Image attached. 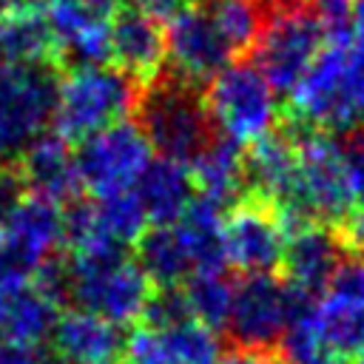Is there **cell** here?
Listing matches in <instances>:
<instances>
[{
	"mask_svg": "<svg viewBox=\"0 0 364 364\" xmlns=\"http://www.w3.org/2000/svg\"><path fill=\"white\" fill-rule=\"evenodd\" d=\"M43 14L54 34L63 74L97 68L111 60L108 6L100 0H46Z\"/></svg>",
	"mask_w": 364,
	"mask_h": 364,
	"instance_id": "8fae6325",
	"label": "cell"
},
{
	"mask_svg": "<svg viewBox=\"0 0 364 364\" xmlns=\"http://www.w3.org/2000/svg\"><path fill=\"white\" fill-rule=\"evenodd\" d=\"M191 310L185 301V290L182 287H154L151 299L142 307L139 316V330H171L179 324H188Z\"/></svg>",
	"mask_w": 364,
	"mask_h": 364,
	"instance_id": "f1b7e54d",
	"label": "cell"
},
{
	"mask_svg": "<svg viewBox=\"0 0 364 364\" xmlns=\"http://www.w3.org/2000/svg\"><path fill=\"white\" fill-rule=\"evenodd\" d=\"M111 60L139 85L151 82L165 68V26L136 3L117 6L108 17Z\"/></svg>",
	"mask_w": 364,
	"mask_h": 364,
	"instance_id": "4fadbf2b",
	"label": "cell"
},
{
	"mask_svg": "<svg viewBox=\"0 0 364 364\" xmlns=\"http://www.w3.org/2000/svg\"><path fill=\"white\" fill-rule=\"evenodd\" d=\"M63 205L26 193L3 219L0 273L31 279V273L63 247Z\"/></svg>",
	"mask_w": 364,
	"mask_h": 364,
	"instance_id": "9c48e42d",
	"label": "cell"
},
{
	"mask_svg": "<svg viewBox=\"0 0 364 364\" xmlns=\"http://www.w3.org/2000/svg\"><path fill=\"white\" fill-rule=\"evenodd\" d=\"M188 3H199V0H188Z\"/></svg>",
	"mask_w": 364,
	"mask_h": 364,
	"instance_id": "ab89813d",
	"label": "cell"
},
{
	"mask_svg": "<svg viewBox=\"0 0 364 364\" xmlns=\"http://www.w3.org/2000/svg\"><path fill=\"white\" fill-rule=\"evenodd\" d=\"M136 264L154 287H182L193 276L191 250L179 225H151L134 242Z\"/></svg>",
	"mask_w": 364,
	"mask_h": 364,
	"instance_id": "7402d4cb",
	"label": "cell"
},
{
	"mask_svg": "<svg viewBox=\"0 0 364 364\" xmlns=\"http://www.w3.org/2000/svg\"><path fill=\"white\" fill-rule=\"evenodd\" d=\"M131 364H219L222 344L208 327L188 321L171 330H134L128 336Z\"/></svg>",
	"mask_w": 364,
	"mask_h": 364,
	"instance_id": "ac0fdd59",
	"label": "cell"
},
{
	"mask_svg": "<svg viewBox=\"0 0 364 364\" xmlns=\"http://www.w3.org/2000/svg\"><path fill=\"white\" fill-rule=\"evenodd\" d=\"M46 0H0V17L3 14H20V11H43Z\"/></svg>",
	"mask_w": 364,
	"mask_h": 364,
	"instance_id": "e575fe53",
	"label": "cell"
},
{
	"mask_svg": "<svg viewBox=\"0 0 364 364\" xmlns=\"http://www.w3.org/2000/svg\"><path fill=\"white\" fill-rule=\"evenodd\" d=\"M327 296L341 301H364V256L344 253V262L338 264Z\"/></svg>",
	"mask_w": 364,
	"mask_h": 364,
	"instance_id": "f546056e",
	"label": "cell"
},
{
	"mask_svg": "<svg viewBox=\"0 0 364 364\" xmlns=\"http://www.w3.org/2000/svg\"><path fill=\"white\" fill-rule=\"evenodd\" d=\"M48 344L57 364H119L128 355V336L122 327L82 310L60 313Z\"/></svg>",
	"mask_w": 364,
	"mask_h": 364,
	"instance_id": "2e32d148",
	"label": "cell"
},
{
	"mask_svg": "<svg viewBox=\"0 0 364 364\" xmlns=\"http://www.w3.org/2000/svg\"><path fill=\"white\" fill-rule=\"evenodd\" d=\"M296 193V142L279 125L245 151V196L267 202L273 210L290 208Z\"/></svg>",
	"mask_w": 364,
	"mask_h": 364,
	"instance_id": "9a60e30c",
	"label": "cell"
},
{
	"mask_svg": "<svg viewBox=\"0 0 364 364\" xmlns=\"http://www.w3.org/2000/svg\"><path fill=\"white\" fill-rule=\"evenodd\" d=\"M148 162L151 145L136 122L128 119L85 136L74 154L82 191H91L97 199L134 191Z\"/></svg>",
	"mask_w": 364,
	"mask_h": 364,
	"instance_id": "ba28073f",
	"label": "cell"
},
{
	"mask_svg": "<svg viewBox=\"0 0 364 364\" xmlns=\"http://www.w3.org/2000/svg\"><path fill=\"white\" fill-rule=\"evenodd\" d=\"M165 51L171 71L199 88H205L233 60V51L202 3H185L165 23Z\"/></svg>",
	"mask_w": 364,
	"mask_h": 364,
	"instance_id": "30bf717a",
	"label": "cell"
},
{
	"mask_svg": "<svg viewBox=\"0 0 364 364\" xmlns=\"http://www.w3.org/2000/svg\"><path fill=\"white\" fill-rule=\"evenodd\" d=\"M355 364H364V358H355Z\"/></svg>",
	"mask_w": 364,
	"mask_h": 364,
	"instance_id": "74e56055",
	"label": "cell"
},
{
	"mask_svg": "<svg viewBox=\"0 0 364 364\" xmlns=\"http://www.w3.org/2000/svg\"><path fill=\"white\" fill-rule=\"evenodd\" d=\"M341 262H344V247L336 230L327 225L310 222L284 236L279 267L284 270V282L293 290L318 299L321 293H327Z\"/></svg>",
	"mask_w": 364,
	"mask_h": 364,
	"instance_id": "5bb4252c",
	"label": "cell"
},
{
	"mask_svg": "<svg viewBox=\"0 0 364 364\" xmlns=\"http://www.w3.org/2000/svg\"><path fill=\"white\" fill-rule=\"evenodd\" d=\"M341 156L350 179V193L358 210H364V125L341 139Z\"/></svg>",
	"mask_w": 364,
	"mask_h": 364,
	"instance_id": "4dcf8cb0",
	"label": "cell"
},
{
	"mask_svg": "<svg viewBox=\"0 0 364 364\" xmlns=\"http://www.w3.org/2000/svg\"><path fill=\"white\" fill-rule=\"evenodd\" d=\"M119 364H131V361H128V358H125V361H119Z\"/></svg>",
	"mask_w": 364,
	"mask_h": 364,
	"instance_id": "f35d334b",
	"label": "cell"
},
{
	"mask_svg": "<svg viewBox=\"0 0 364 364\" xmlns=\"http://www.w3.org/2000/svg\"><path fill=\"white\" fill-rule=\"evenodd\" d=\"M0 57L9 65H57V43L43 11L0 17Z\"/></svg>",
	"mask_w": 364,
	"mask_h": 364,
	"instance_id": "603a6c76",
	"label": "cell"
},
{
	"mask_svg": "<svg viewBox=\"0 0 364 364\" xmlns=\"http://www.w3.org/2000/svg\"><path fill=\"white\" fill-rule=\"evenodd\" d=\"M26 193L46 196L57 205H68L71 199L82 196V182L74 165L71 142L57 136L54 131L40 134L14 162Z\"/></svg>",
	"mask_w": 364,
	"mask_h": 364,
	"instance_id": "e0dca14e",
	"label": "cell"
},
{
	"mask_svg": "<svg viewBox=\"0 0 364 364\" xmlns=\"http://www.w3.org/2000/svg\"><path fill=\"white\" fill-rule=\"evenodd\" d=\"M327 43V28L321 17L307 6L270 17L262 26V34L250 51V63L267 80L273 94H290L304 77L316 54Z\"/></svg>",
	"mask_w": 364,
	"mask_h": 364,
	"instance_id": "52a82bcc",
	"label": "cell"
},
{
	"mask_svg": "<svg viewBox=\"0 0 364 364\" xmlns=\"http://www.w3.org/2000/svg\"><path fill=\"white\" fill-rule=\"evenodd\" d=\"M63 71L57 65H0V159L17 156L54 119Z\"/></svg>",
	"mask_w": 364,
	"mask_h": 364,
	"instance_id": "5b68a950",
	"label": "cell"
},
{
	"mask_svg": "<svg viewBox=\"0 0 364 364\" xmlns=\"http://www.w3.org/2000/svg\"><path fill=\"white\" fill-rule=\"evenodd\" d=\"M316 330L338 358H364V301L324 296L316 307Z\"/></svg>",
	"mask_w": 364,
	"mask_h": 364,
	"instance_id": "cb8c5ba5",
	"label": "cell"
},
{
	"mask_svg": "<svg viewBox=\"0 0 364 364\" xmlns=\"http://www.w3.org/2000/svg\"><path fill=\"white\" fill-rule=\"evenodd\" d=\"M97 208V219L102 225V230L117 239L119 245H131L142 236V230L148 228V216L136 199L134 191H125V193H114V196H105V199H97L94 202Z\"/></svg>",
	"mask_w": 364,
	"mask_h": 364,
	"instance_id": "4316f807",
	"label": "cell"
},
{
	"mask_svg": "<svg viewBox=\"0 0 364 364\" xmlns=\"http://www.w3.org/2000/svg\"><path fill=\"white\" fill-rule=\"evenodd\" d=\"M100 3H102V6H114V3H119V6H125V3H136V6H139L142 0H100Z\"/></svg>",
	"mask_w": 364,
	"mask_h": 364,
	"instance_id": "d590c367",
	"label": "cell"
},
{
	"mask_svg": "<svg viewBox=\"0 0 364 364\" xmlns=\"http://www.w3.org/2000/svg\"><path fill=\"white\" fill-rule=\"evenodd\" d=\"M318 299L293 290L284 279L267 276H242L233 287V304L228 316V338L236 347L276 350L287 327L316 310Z\"/></svg>",
	"mask_w": 364,
	"mask_h": 364,
	"instance_id": "277c9868",
	"label": "cell"
},
{
	"mask_svg": "<svg viewBox=\"0 0 364 364\" xmlns=\"http://www.w3.org/2000/svg\"><path fill=\"white\" fill-rule=\"evenodd\" d=\"M60 318V307L51 304L31 279L0 273V338L40 347L48 341L54 324Z\"/></svg>",
	"mask_w": 364,
	"mask_h": 364,
	"instance_id": "d6986e66",
	"label": "cell"
},
{
	"mask_svg": "<svg viewBox=\"0 0 364 364\" xmlns=\"http://www.w3.org/2000/svg\"><path fill=\"white\" fill-rule=\"evenodd\" d=\"M68 304L117 327L136 324L154 293L142 267L125 253V245L111 236H100L80 250H68Z\"/></svg>",
	"mask_w": 364,
	"mask_h": 364,
	"instance_id": "6da1fadb",
	"label": "cell"
},
{
	"mask_svg": "<svg viewBox=\"0 0 364 364\" xmlns=\"http://www.w3.org/2000/svg\"><path fill=\"white\" fill-rule=\"evenodd\" d=\"M205 105L216 134L250 145L270 134L282 114L273 88L250 60H236L205 85Z\"/></svg>",
	"mask_w": 364,
	"mask_h": 364,
	"instance_id": "8992f818",
	"label": "cell"
},
{
	"mask_svg": "<svg viewBox=\"0 0 364 364\" xmlns=\"http://www.w3.org/2000/svg\"><path fill=\"white\" fill-rule=\"evenodd\" d=\"M228 264L242 276H267L282 264L284 230L276 210L253 196H242L222 222Z\"/></svg>",
	"mask_w": 364,
	"mask_h": 364,
	"instance_id": "7c38bea8",
	"label": "cell"
},
{
	"mask_svg": "<svg viewBox=\"0 0 364 364\" xmlns=\"http://www.w3.org/2000/svg\"><path fill=\"white\" fill-rule=\"evenodd\" d=\"M134 122L151 151L188 168L216 136L205 105V88L182 80L171 68H162L142 85Z\"/></svg>",
	"mask_w": 364,
	"mask_h": 364,
	"instance_id": "7a4b0ae2",
	"label": "cell"
},
{
	"mask_svg": "<svg viewBox=\"0 0 364 364\" xmlns=\"http://www.w3.org/2000/svg\"><path fill=\"white\" fill-rule=\"evenodd\" d=\"M0 364H43V358H40L37 347H26V344L0 338Z\"/></svg>",
	"mask_w": 364,
	"mask_h": 364,
	"instance_id": "836d02e7",
	"label": "cell"
},
{
	"mask_svg": "<svg viewBox=\"0 0 364 364\" xmlns=\"http://www.w3.org/2000/svg\"><path fill=\"white\" fill-rule=\"evenodd\" d=\"M0 250H3V225H0Z\"/></svg>",
	"mask_w": 364,
	"mask_h": 364,
	"instance_id": "8d00e7d4",
	"label": "cell"
},
{
	"mask_svg": "<svg viewBox=\"0 0 364 364\" xmlns=\"http://www.w3.org/2000/svg\"><path fill=\"white\" fill-rule=\"evenodd\" d=\"M341 102L350 131L364 125V37H353L341 68Z\"/></svg>",
	"mask_w": 364,
	"mask_h": 364,
	"instance_id": "83f0119b",
	"label": "cell"
},
{
	"mask_svg": "<svg viewBox=\"0 0 364 364\" xmlns=\"http://www.w3.org/2000/svg\"><path fill=\"white\" fill-rule=\"evenodd\" d=\"M134 193L154 225H176L196 199L191 168L171 159H151L134 185Z\"/></svg>",
	"mask_w": 364,
	"mask_h": 364,
	"instance_id": "44dd1931",
	"label": "cell"
},
{
	"mask_svg": "<svg viewBox=\"0 0 364 364\" xmlns=\"http://www.w3.org/2000/svg\"><path fill=\"white\" fill-rule=\"evenodd\" d=\"M139 91L142 85L119 68L97 65L65 71L51 128L65 142H82L85 136L134 117Z\"/></svg>",
	"mask_w": 364,
	"mask_h": 364,
	"instance_id": "3957f363",
	"label": "cell"
},
{
	"mask_svg": "<svg viewBox=\"0 0 364 364\" xmlns=\"http://www.w3.org/2000/svg\"><path fill=\"white\" fill-rule=\"evenodd\" d=\"M23 196H26V188H23V179L14 168V162L0 159V225Z\"/></svg>",
	"mask_w": 364,
	"mask_h": 364,
	"instance_id": "1f68e13d",
	"label": "cell"
},
{
	"mask_svg": "<svg viewBox=\"0 0 364 364\" xmlns=\"http://www.w3.org/2000/svg\"><path fill=\"white\" fill-rule=\"evenodd\" d=\"M219 364H282V358H279L276 350H253V347H236V344H230L222 353Z\"/></svg>",
	"mask_w": 364,
	"mask_h": 364,
	"instance_id": "d6a6232c",
	"label": "cell"
},
{
	"mask_svg": "<svg viewBox=\"0 0 364 364\" xmlns=\"http://www.w3.org/2000/svg\"><path fill=\"white\" fill-rule=\"evenodd\" d=\"M199 3L208 9L210 20L216 23L233 57L253 51L264 26V17L256 0H199Z\"/></svg>",
	"mask_w": 364,
	"mask_h": 364,
	"instance_id": "484cf974",
	"label": "cell"
},
{
	"mask_svg": "<svg viewBox=\"0 0 364 364\" xmlns=\"http://www.w3.org/2000/svg\"><path fill=\"white\" fill-rule=\"evenodd\" d=\"M233 287L236 282L228 273H193L182 290L191 310V318L210 333H219L228 327L230 304H233Z\"/></svg>",
	"mask_w": 364,
	"mask_h": 364,
	"instance_id": "d4e9b609",
	"label": "cell"
},
{
	"mask_svg": "<svg viewBox=\"0 0 364 364\" xmlns=\"http://www.w3.org/2000/svg\"><path fill=\"white\" fill-rule=\"evenodd\" d=\"M191 179L199 199L228 213L245 196V148L216 134L213 142L193 159Z\"/></svg>",
	"mask_w": 364,
	"mask_h": 364,
	"instance_id": "ffe728a7",
	"label": "cell"
}]
</instances>
